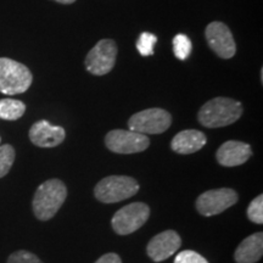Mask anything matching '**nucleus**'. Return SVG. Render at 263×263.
Here are the masks:
<instances>
[{"mask_svg": "<svg viewBox=\"0 0 263 263\" xmlns=\"http://www.w3.org/2000/svg\"><path fill=\"white\" fill-rule=\"evenodd\" d=\"M242 115L239 101L230 98L218 97L203 104L197 114V120L207 128H221L236 122Z\"/></svg>", "mask_w": 263, "mask_h": 263, "instance_id": "1", "label": "nucleus"}, {"mask_svg": "<svg viewBox=\"0 0 263 263\" xmlns=\"http://www.w3.org/2000/svg\"><path fill=\"white\" fill-rule=\"evenodd\" d=\"M67 197V188L60 179H49L38 186L32 201L34 216L48 221L57 215Z\"/></svg>", "mask_w": 263, "mask_h": 263, "instance_id": "2", "label": "nucleus"}, {"mask_svg": "<svg viewBox=\"0 0 263 263\" xmlns=\"http://www.w3.org/2000/svg\"><path fill=\"white\" fill-rule=\"evenodd\" d=\"M33 82L27 66L8 58H0V93L5 95L22 94Z\"/></svg>", "mask_w": 263, "mask_h": 263, "instance_id": "3", "label": "nucleus"}, {"mask_svg": "<svg viewBox=\"0 0 263 263\" xmlns=\"http://www.w3.org/2000/svg\"><path fill=\"white\" fill-rule=\"evenodd\" d=\"M139 192V183L132 177L108 176L94 188V195L100 202L116 203L129 199Z\"/></svg>", "mask_w": 263, "mask_h": 263, "instance_id": "4", "label": "nucleus"}, {"mask_svg": "<svg viewBox=\"0 0 263 263\" xmlns=\"http://www.w3.org/2000/svg\"><path fill=\"white\" fill-rule=\"evenodd\" d=\"M150 216V207L144 202H133L122 207L111 219L112 229L120 235L137 232L145 224Z\"/></svg>", "mask_w": 263, "mask_h": 263, "instance_id": "5", "label": "nucleus"}, {"mask_svg": "<svg viewBox=\"0 0 263 263\" xmlns=\"http://www.w3.org/2000/svg\"><path fill=\"white\" fill-rule=\"evenodd\" d=\"M172 123V116L163 108L154 107L134 114L128 120L129 130L141 134H161Z\"/></svg>", "mask_w": 263, "mask_h": 263, "instance_id": "6", "label": "nucleus"}, {"mask_svg": "<svg viewBox=\"0 0 263 263\" xmlns=\"http://www.w3.org/2000/svg\"><path fill=\"white\" fill-rule=\"evenodd\" d=\"M117 45L112 39H101L88 52L85 58V68L94 76H104L112 71L117 58Z\"/></svg>", "mask_w": 263, "mask_h": 263, "instance_id": "7", "label": "nucleus"}, {"mask_svg": "<svg viewBox=\"0 0 263 263\" xmlns=\"http://www.w3.org/2000/svg\"><path fill=\"white\" fill-rule=\"evenodd\" d=\"M105 144L112 153L128 155L146 150L150 145V140L145 134L133 130L114 129L106 134Z\"/></svg>", "mask_w": 263, "mask_h": 263, "instance_id": "8", "label": "nucleus"}, {"mask_svg": "<svg viewBox=\"0 0 263 263\" xmlns=\"http://www.w3.org/2000/svg\"><path fill=\"white\" fill-rule=\"evenodd\" d=\"M238 202V194L229 188L207 190L196 199V210L200 215L211 217L224 212Z\"/></svg>", "mask_w": 263, "mask_h": 263, "instance_id": "9", "label": "nucleus"}, {"mask_svg": "<svg viewBox=\"0 0 263 263\" xmlns=\"http://www.w3.org/2000/svg\"><path fill=\"white\" fill-rule=\"evenodd\" d=\"M205 37L207 44L219 58L232 59L236 52V44L228 26L223 22H211L206 27Z\"/></svg>", "mask_w": 263, "mask_h": 263, "instance_id": "10", "label": "nucleus"}, {"mask_svg": "<svg viewBox=\"0 0 263 263\" xmlns=\"http://www.w3.org/2000/svg\"><path fill=\"white\" fill-rule=\"evenodd\" d=\"M182 245V239L174 230H164L154 236L147 244V256L154 262H162L178 251Z\"/></svg>", "mask_w": 263, "mask_h": 263, "instance_id": "11", "label": "nucleus"}, {"mask_svg": "<svg viewBox=\"0 0 263 263\" xmlns=\"http://www.w3.org/2000/svg\"><path fill=\"white\" fill-rule=\"evenodd\" d=\"M66 138V132L60 126H52L48 121L41 120L29 129V140L39 147H55Z\"/></svg>", "mask_w": 263, "mask_h": 263, "instance_id": "12", "label": "nucleus"}, {"mask_svg": "<svg viewBox=\"0 0 263 263\" xmlns=\"http://www.w3.org/2000/svg\"><path fill=\"white\" fill-rule=\"evenodd\" d=\"M252 156L251 146L242 141L229 140L219 146L216 159L221 166L235 167L245 163Z\"/></svg>", "mask_w": 263, "mask_h": 263, "instance_id": "13", "label": "nucleus"}, {"mask_svg": "<svg viewBox=\"0 0 263 263\" xmlns=\"http://www.w3.org/2000/svg\"><path fill=\"white\" fill-rule=\"evenodd\" d=\"M205 133L196 129H186L176 134L171 141V149L180 155H189L201 150L206 145Z\"/></svg>", "mask_w": 263, "mask_h": 263, "instance_id": "14", "label": "nucleus"}, {"mask_svg": "<svg viewBox=\"0 0 263 263\" xmlns=\"http://www.w3.org/2000/svg\"><path fill=\"white\" fill-rule=\"evenodd\" d=\"M263 255V233L258 232L248 236L235 250L236 263H256Z\"/></svg>", "mask_w": 263, "mask_h": 263, "instance_id": "15", "label": "nucleus"}, {"mask_svg": "<svg viewBox=\"0 0 263 263\" xmlns=\"http://www.w3.org/2000/svg\"><path fill=\"white\" fill-rule=\"evenodd\" d=\"M26 105L15 99H2L0 100V118L6 121H16L24 116Z\"/></svg>", "mask_w": 263, "mask_h": 263, "instance_id": "16", "label": "nucleus"}, {"mask_svg": "<svg viewBox=\"0 0 263 263\" xmlns=\"http://www.w3.org/2000/svg\"><path fill=\"white\" fill-rule=\"evenodd\" d=\"M15 161V149L10 144L0 145V178L5 177L11 170Z\"/></svg>", "mask_w": 263, "mask_h": 263, "instance_id": "17", "label": "nucleus"}, {"mask_svg": "<svg viewBox=\"0 0 263 263\" xmlns=\"http://www.w3.org/2000/svg\"><path fill=\"white\" fill-rule=\"evenodd\" d=\"M173 51L177 59L185 60L192 52V42L185 34H177L173 38Z\"/></svg>", "mask_w": 263, "mask_h": 263, "instance_id": "18", "label": "nucleus"}, {"mask_svg": "<svg viewBox=\"0 0 263 263\" xmlns=\"http://www.w3.org/2000/svg\"><path fill=\"white\" fill-rule=\"evenodd\" d=\"M157 43V37L149 32L141 33L137 41V49L143 57H151L154 55V47Z\"/></svg>", "mask_w": 263, "mask_h": 263, "instance_id": "19", "label": "nucleus"}, {"mask_svg": "<svg viewBox=\"0 0 263 263\" xmlns=\"http://www.w3.org/2000/svg\"><path fill=\"white\" fill-rule=\"evenodd\" d=\"M248 218L256 224L263 223V195H258L252 200L248 207Z\"/></svg>", "mask_w": 263, "mask_h": 263, "instance_id": "20", "label": "nucleus"}, {"mask_svg": "<svg viewBox=\"0 0 263 263\" xmlns=\"http://www.w3.org/2000/svg\"><path fill=\"white\" fill-rule=\"evenodd\" d=\"M174 263H209V261H207L203 256L197 254L195 251H192V250H184V251L176 256Z\"/></svg>", "mask_w": 263, "mask_h": 263, "instance_id": "21", "label": "nucleus"}, {"mask_svg": "<svg viewBox=\"0 0 263 263\" xmlns=\"http://www.w3.org/2000/svg\"><path fill=\"white\" fill-rule=\"evenodd\" d=\"M8 263H43L37 256L32 252L25 251V250H20L14 254L10 255Z\"/></svg>", "mask_w": 263, "mask_h": 263, "instance_id": "22", "label": "nucleus"}, {"mask_svg": "<svg viewBox=\"0 0 263 263\" xmlns=\"http://www.w3.org/2000/svg\"><path fill=\"white\" fill-rule=\"evenodd\" d=\"M95 263H122V259L117 254L110 252V254H105L104 256H101Z\"/></svg>", "mask_w": 263, "mask_h": 263, "instance_id": "23", "label": "nucleus"}, {"mask_svg": "<svg viewBox=\"0 0 263 263\" xmlns=\"http://www.w3.org/2000/svg\"><path fill=\"white\" fill-rule=\"evenodd\" d=\"M54 2L60 3V4H65V5H67V4H73V3L76 2V0H54Z\"/></svg>", "mask_w": 263, "mask_h": 263, "instance_id": "24", "label": "nucleus"}, {"mask_svg": "<svg viewBox=\"0 0 263 263\" xmlns=\"http://www.w3.org/2000/svg\"><path fill=\"white\" fill-rule=\"evenodd\" d=\"M0 141H2V139H0Z\"/></svg>", "mask_w": 263, "mask_h": 263, "instance_id": "25", "label": "nucleus"}]
</instances>
